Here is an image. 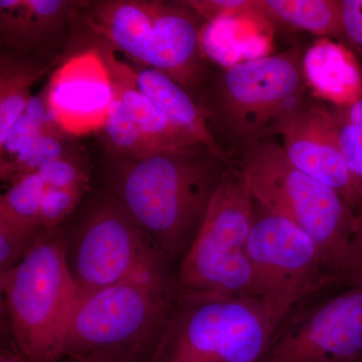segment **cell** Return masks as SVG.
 <instances>
[{
  "instance_id": "obj_3",
  "label": "cell",
  "mask_w": 362,
  "mask_h": 362,
  "mask_svg": "<svg viewBox=\"0 0 362 362\" xmlns=\"http://www.w3.org/2000/svg\"><path fill=\"white\" fill-rule=\"evenodd\" d=\"M175 304V274L124 281L88 295L71 316L62 359L149 362Z\"/></svg>"
},
{
  "instance_id": "obj_20",
  "label": "cell",
  "mask_w": 362,
  "mask_h": 362,
  "mask_svg": "<svg viewBox=\"0 0 362 362\" xmlns=\"http://www.w3.org/2000/svg\"><path fill=\"white\" fill-rule=\"evenodd\" d=\"M66 135L65 132L42 133L8 160L0 162L1 180L13 185L23 176L35 173L42 166L76 151Z\"/></svg>"
},
{
  "instance_id": "obj_31",
  "label": "cell",
  "mask_w": 362,
  "mask_h": 362,
  "mask_svg": "<svg viewBox=\"0 0 362 362\" xmlns=\"http://www.w3.org/2000/svg\"><path fill=\"white\" fill-rule=\"evenodd\" d=\"M332 106L337 112L338 115L341 116L343 119L356 124V125L362 126V92L349 104L343 105V106L332 105Z\"/></svg>"
},
{
  "instance_id": "obj_12",
  "label": "cell",
  "mask_w": 362,
  "mask_h": 362,
  "mask_svg": "<svg viewBox=\"0 0 362 362\" xmlns=\"http://www.w3.org/2000/svg\"><path fill=\"white\" fill-rule=\"evenodd\" d=\"M282 138L283 149L293 165L334 189L356 214L362 189L340 149L332 106L312 98Z\"/></svg>"
},
{
  "instance_id": "obj_9",
  "label": "cell",
  "mask_w": 362,
  "mask_h": 362,
  "mask_svg": "<svg viewBox=\"0 0 362 362\" xmlns=\"http://www.w3.org/2000/svg\"><path fill=\"white\" fill-rule=\"evenodd\" d=\"M66 258L78 301L124 281L173 274V264L110 190L66 232Z\"/></svg>"
},
{
  "instance_id": "obj_34",
  "label": "cell",
  "mask_w": 362,
  "mask_h": 362,
  "mask_svg": "<svg viewBox=\"0 0 362 362\" xmlns=\"http://www.w3.org/2000/svg\"><path fill=\"white\" fill-rule=\"evenodd\" d=\"M359 362H362V359H361V361H359Z\"/></svg>"
},
{
  "instance_id": "obj_18",
  "label": "cell",
  "mask_w": 362,
  "mask_h": 362,
  "mask_svg": "<svg viewBox=\"0 0 362 362\" xmlns=\"http://www.w3.org/2000/svg\"><path fill=\"white\" fill-rule=\"evenodd\" d=\"M52 64L1 52L0 57V143L32 99V88Z\"/></svg>"
},
{
  "instance_id": "obj_19",
  "label": "cell",
  "mask_w": 362,
  "mask_h": 362,
  "mask_svg": "<svg viewBox=\"0 0 362 362\" xmlns=\"http://www.w3.org/2000/svg\"><path fill=\"white\" fill-rule=\"evenodd\" d=\"M102 131L105 146L111 156L143 159L162 153L133 120L115 93Z\"/></svg>"
},
{
  "instance_id": "obj_15",
  "label": "cell",
  "mask_w": 362,
  "mask_h": 362,
  "mask_svg": "<svg viewBox=\"0 0 362 362\" xmlns=\"http://www.w3.org/2000/svg\"><path fill=\"white\" fill-rule=\"evenodd\" d=\"M99 51L110 73L114 93L140 129L162 152H188L204 147L176 129L153 102L138 90L128 75L125 63L116 58L112 47Z\"/></svg>"
},
{
  "instance_id": "obj_22",
  "label": "cell",
  "mask_w": 362,
  "mask_h": 362,
  "mask_svg": "<svg viewBox=\"0 0 362 362\" xmlns=\"http://www.w3.org/2000/svg\"><path fill=\"white\" fill-rule=\"evenodd\" d=\"M44 132H64L49 110L45 88L39 95L32 97L4 141L0 143V162L8 160Z\"/></svg>"
},
{
  "instance_id": "obj_23",
  "label": "cell",
  "mask_w": 362,
  "mask_h": 362,
  "mask_svg": "<svg viewBox=\"0 0 362 362\" xmlns=\"http://www.w3.org/2000/svg\"><path fill=\"white\" fill-rule=\"evenodd\" d=\"M87 4L66 0H26L28 49H33L61 30L71 14L81 7L88 6Z\"/></svg>"
},
{
  "instance_id": "obj_2",
  "label": "cell",
  "mask_w": 362,
  "mask_h": 362,
  "mask_svg": "<svg viewBox=\"0 0 362 362\" xmlns=\"http://www.w3.org/2000/svg\"><path fill=\"white\" fill-rule=\"evenodd\" d=\"M304 57L293 47L209 71L199 107L214 139L232 160L249 145L282 136L309 103Z\"/></svg>"
},
{
  "instance_id": "obj_28",
  "label": "cell",
  "mask_w": 362,
  "mask_h": 362,
  "mask_svg": "<svg viewBox=\"0 0 362 362\" xmlns=\"http://www.w3.org/2000/svg\"><path fill=\"white\" fill-rule=\"evenodd\" d=\"M337 123V137L350 173L362 189V126L349 122L333 108Z\"/></svg>"
},
{
  "instance_id": "obj_11",
  "label": "cell",
  "mask_w": 362,
  "mask_h": 362,
  "mask_svg": "<svg viewBox=\"0 0 362 362\" xmlns=\"http://www.w3.org/2000/svg\"><path fill=\"white\" fill-rule=\"evenodd\" d=\"M362 281L278 329L259 362H359Z\"/></svg>"
},
{
  "instance_id": "obj_14",
  "label": "cell",
  "mask_w": 362,
  "mask_h": 362,
  "mask_svg": "<svg viewBox=\"0 0 362 362\" xmlns=\"http://www.w3.org/2000/svg\"><path fill=\"white\" fill-rule=\"evenodd\" d=\"M125 66L138 90L153 102L176 129L233 162L209 132L199 102L185 88L156 69H135L126 63Z\"/></svg>"
},
{
  "instance_id": "obj_7",
  "label": "cell",
  "mask_w": 362,
  "mask_h": 362,
  "mask_svg": "<svg viewBox=\"0 0 362 362\" xmlns=\"http://www.w3.org/2000/svg\"><path fill=\"white\" fill-rule=\"evenodd\" d=\"M14 346L28 362H58L78 302L66 232L45 230L18 266L0 274Z\"/></svg>"
},
{
  "instance_id": "obj_25",
  "label": "cell",
  "mask_w": 362,
  "mask_h": 362,
  "mask_svg": "<svg viewBox=\"0 0 362 362\" xmlns=\"http://www.w3.org/2000/svg\"><path fill=\"white\" fill-rule=\"evenodd\" d=\"M45 230L25 228L0 221V274L23 261Z\"/></svg>"
},
{
  "instance_id": "obj_4",
  "label": "cell",
  "mask_w": 362,
  "mask_h": 362,
  "mask_svg": "<svg viewBox=\"0 0 362 362\" xmlns=\"http://www.w3.org/2000/svg\"><path fill=\"white\" fill-rule=\"evenodd\" d=\"M255 202L244 173L226 168L175 274V302L262 298L247 254ZM263 299V298H262Z\"/></svg>"
},
{
  "instance_id": "obj_27",
  "label": "cell",
  "mask_w": 362,
  "mask_h": 362,
  "mask_svg": "<svg viewBox=\"0 0 362 362\" xmlns=\"http://www.w3.org/2000/svg\"><path fill=\"white\" fill-rule=\"evenodd\" d=\"M204 21L258 18L259 0H187L183 1Z\"/></svg>"
},
{
  "instance_id": "obj_8",
  "label": "cell",
  "mask_w": 362,
  "mask_h": 362,
  "mask_svg": "<svg viewBox=\"0 0 362 362\" xmlns=\"http://www.w3.org/2000/svg\"><path fill=\"white\" fill-rule=\"evenodd\" d=\"M287 315L262 298L175 302L149 362H259Z\"/></svg>"
},
{
  "instance_id": "obj_21",
  "label": "cell",
  "mask_w": 362,
  "mask_h": 362,
  "mask_svg": "<svg viewBox=\"0 0 362 362\" xmlns=\"http://www.w3.org/2000/svg\"><path fill=\"white\" fill-rule=\"evenodd\" d=\"M45 185L37 173L23 176L0 197V221L25 228H40V202Z\"/></svg>"
},
{
  "instance_id": "obj_26",
  "label": "cell",
  "mask_w": 362,
  "mask_h": 362,
  "mask_svg": "<svg viewBox=\"0 0 362 362\" xmlns=\"http://www.w3.org/2000/svg\"><path fill=\"white\" fill-rule=\"evenodd\" d=\"M88 188L45 187L40 202L39 223L44 230H56L80 204Z\"/></svg>"
},
{
  "instance_id": "obj_5",
  "label": "cell",
  "mask_w": 362,
  "mask_h": 362,
  "mask_svg": "<svg viewBox=\"0 0 362 362\" xmlns=\"http://www.w3.org/2000/svg\"><path fill=\"white\" fill-rule=\"evenodd\" d=\"M88 21L128 58L165 74L194 99L201 95L209 74L202 52L204 21L185 2L98 1Z\"/></svg>"
},
{
  "instance_id": "obj_13",
  "label": "cell",
  "mask_w": 362,
  "mask_h": 362,
  "mask_svg": "<svg viewBox=\"0 0 362 362\" xmlns=\"http://www.w3.org/2000/svg\"><path fill=\"white\" fill-rule=\"evenodd\" d=\"M54 120L66 135H83L103 128L114 90L110 73L99 49L69 59L45 87Z\"/></svg>"
},
{
  "instance_id": "obj_16",
  "label": "cell",
  "mask_w": 362,
  "mask_h": 362,
  "mask_svg": "<svg viewBox=\"0 0 362 362\" xmlns=\"http://www.w3.org/2000/svg\"><path fill=\"white\" fill-rule=\"evenodd\" d=\"M305 73L309 87L320 96L343 106L362 92V69L344 47L325 40L305 52Z\"/></svg>"
},
{
  "instance_id": "obj_10",
  "label": "cell",
  "mask_w": 362,
  "mask_h": 362,
  "mask_svg": "<svg viewBox=\"0 0 362 362\" xmlns=\"http://www.w3.org/2000/svg\"><path fill=\"white\" fill-rule=\"evenodd\" d=\"M247 254L262 298L288 314L337 277L308 233L257 204Z\"/></svg>"
},
{
  "instance_id": "obj_33",
  "label": "cell",
  "mask_w": 362,
  "mask_h": 362,
  "mask_svg": "<svg viewBox=\"0 0 362 362\" xmlns=\"http://www.w3.org/2000/svg\"><path fill=\"white\" fill-rule=\"evenodd\" d=\"M58 362H94L89 361H84V359L71 358V357H65Z\"/></svg>"
},
{
  "instance_id": "obj_1",
  "label": "cell",
  "mask_w": 362,
  "mask_h": 362,
  "mask_svg": "<svg viewBox=\"0 0 362 362\" xmlns=\"http://www.w3.org/2000/svg\"><path fill=\"white\" fill-rule=\"evenodd\" d=\"M232 163L206 147L143 159L110 156L108 190L173 264L187 254Z\"/></svg>"
},
{
  "instance_id": "obj_24",
  "label": "cell",
  "mask_w": 362,
  "mask_h": 362,
  "mask_svg": "<svg viewBox=\"0 0 362 362\" xmlns=\"http://www.w3.org/2000/svg\"><path fill=\"white\" fill-rule=\"evenodd\" d=\"M37 173L45 187H89V164L77 150L42 166Z\"/></svg>"
},
{
  "instance_id": "obj_6",
  "label": "cell",
  "mask_w": 362,
  "mask_h": 362,
  "mask_svg": "<svg viewBox=\"0 0 362 362\" xmlns=\"http://www.w3.org/2000/svg\"><path fill=\"white\" fill-rule=\"evenodd\" d=\"M255 204L284 216L308 233L337 276H343L356 214L334 189L299 170L276 138L233 156Z\"/></svg>"
},
{
  "instance_id": "obj_17",
  "label": "cell",
  "mask_w": 362,
  "mask_h": 362,
  "mask_svg": "<svg viewBox=\"0 0 362 362\" xmlns=\"http://www.w3.org/2000/svg\"><path fill=\"white\" fill-rule=\"evenodd\" d=\"M258 18L345 42L342 0H259Z\"/></svg>"
},
{
  "instance_id": "obj_30",
  "label": "cell",
  "mask_w": 362,
  "mask_h": 362,
  "mask_svg": "<svg viewBox=\"0 0 362 362\" xmlns=\"http://www.w3.org/2000/svg\"><path fill=\"white\" fill-rule=\"evenodd\" d=\"M342 277L349 279L351 285L362 281V202L356 214L354 232L350 239L349 254Z\"/></svg>"
},
{
  "instance_id": "obj_29",
  "label": "cell",
  "mask_w": 362,
  "mask_h": 362,
  "mask_svg": "<svg viewBox=\"0 0 362 362\" xmlns=\"http://www.w3.org/2000/svg\"><path fill=\"white\" fill-rule=\"evenodd\" d=\"M342 21L345 44L362 58V0H342Z\"/></svg>"
},
{
  "instance_id": "obj_32",
  "label": "cell",
  "mask_w": 362,
  "mask_h": 362,
  "mask_svg": "<svg viewBox=\"0 0 362 362\" xmlns=\"http://www.w3.org/2000/svg\"><path fill=\"white\" fill-rule=\"evenodd\" d=\"M0 362H28L23 354L16 349H2L0 354Z\"/></svg>"
}]
</instances>
